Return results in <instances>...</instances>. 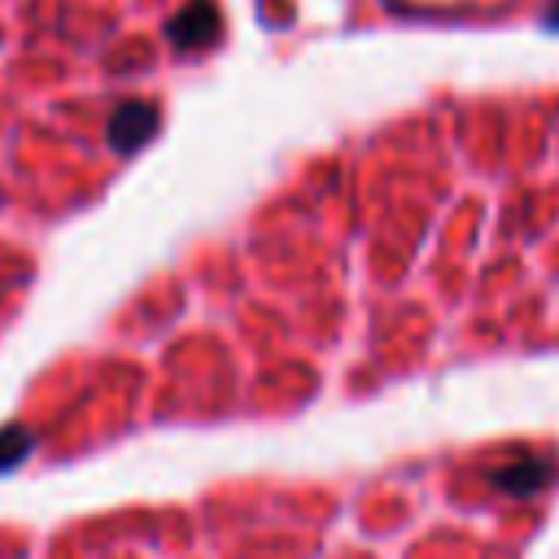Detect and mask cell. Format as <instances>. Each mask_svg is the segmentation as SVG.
Instances as JSON below:
<instances>
[{"label":"cell","instance_id":"5b68a950","mask_svg":"<svg viewBox=\"0 0 559 559\" xmlns=\"http://www.w3.org/2000/svg\"><path fill=\"white\" fill-rule=\"evenodd\" d=\"M546 26H550V31H559V0L550 4V13H546Z\"/></svg>","mask_w":559,"mask_h":559},{"label":"cell","instance_id":"277c9868","mask_svg":"<svg viewBox=\"0 0 559 559\" xmlns=\"http://www.w3.org/2000/svg\"><path fill=\"white\" fill-rule=\"evenodd\" d=\"M31 445H35V437H31L26 428H17V424H4V428H0V472L17 467V463L31 454Z\"/></svg>","mask_w":559,"mask_h":559},{"label":"cell","instance_id":"6da1fadb","mask_svg":"<svg viewBox=\"0 0 559 559\" xmlns=\"http://www.w3.org/2000/svg\"><path fill=\"white\" fill-rule=\"evenodd\" d=\"M153 131H157V109L148 100H122L109 114V127H105L114 153H135Z\"/></svg>","mask_w":559,"mask_h":559},{"label":"cell","instance_id":"3957f363","mask_svg":"<svg viewBox=\"0 0 559 559\" xmlns=\"http://www.w3.org/2000/svg\"><path fill=\"white\" fill-rule=\"evenodd\" d=\"M489 480H493V489H502V493L528 498V493H537L542 485L555 480V463H546V459H515V463L489 472Z\"/></svg>","mask_w":559,"mask_h":559},{"label":"cell","instance_id":"7a4b0ae2","mask_svg":"<svg viewBox=\"0 0 559 559\" xmlns=\"http://www.w3.org/2000/svg\"><path fill=\"white\" fill-rule=\"evenodd\" d=\"M166 35H170L175 48H205V44H214L218 39V9H214V0H188L170 17Z\"/></svg>","mask_w":559,"mask_h":559}]
</instances>
